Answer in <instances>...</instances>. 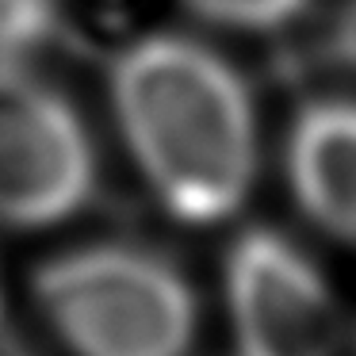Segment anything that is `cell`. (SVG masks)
Here are the masks:
<instances>
[{"mask_svg":"<svg viewBox=\"0 0 356 356\" xmlns=\"http://www.w3.org/2000/svg\"><path fill=\"white\" fill-rule=\"evenodd\" d=\"M96 184L85 119L35 65L0 62V222L50 226Z\"/></svg>","mask_w":356,"mask_h":356,"instance_id":"3957f363","label":"cell"},{"mask_svg":"<svg viewBox=\"0 0 356 356\" xmlns=\"http://www.w3.org/2000/svg\"><path fill=\"white\" fill-rule=\"evenodd\" d=\"M0 356H31L27 341L19 337V330L12 325V318H8V310H4V302H0Z\"/></svg>","mask_w":356,"mask_h":356,"instance_id":"52a82bcc","label":"cell"},{"mask_svg":"<svg viewBox=\"0 0 356 356\" xmlns=\"http://www.w3.org/2000/svg\"><path fill=\"white\" fill-rule=\"evenodd\" d=\"M192 12L238 31H276L307 12L310 0H184Z\"/></svg>","mask_w":356,"mask_h":356,"instance_id":"8992f818","label":"cell"},{"mask_svg":"<svg viewBox=\"0 0 356 356\" xmlns=\"http://www.w3.org/2000/svg\"><path fill=\"white\" fill-rule=\"evenodd\" d=\"M337 54L345 58L348 65H356V0L348 4L345 19H341V27H337Z\"/></svg>","mask_w":356,"mask_h":356,"instance_id":"ba28073f","label":"cell"},{"mask_svg":"<svg viewBox=\"0 0 356 356\" xmlns=\"http://www.w3.org/2000/svg\"><path fill=\"white\" fill-rule=\"evenodd\" d=\"M287 180L299 207L356 245V100H314L287 134Z\"/></svg>","mask_w":356,"mask_h":356,"instance_id":"5b68a950","label":"cell"},{"mask_svg":"<svg viewBox=\"0 0 356 356\" xmlns=\"http://www.w3.org/2000/svg\"><path fill=\"white\" fill-rule=\"evenodd\" d=\"M238 356H337L341 307L318 264L276 230H249L226 257Z\"/></svg>","mask_w":356,"mask_h":356,"instance_id":"277c9868","label":"cell"},{"mask_svg":"<svg viewBox=\"0 0 356 356\" xmlns=\"http://www.w3.org/2000/svg\"><path fill=\"white\" fill-rule=\"evenodd\" d=\"M111 108L172 215L215 222L241 207L257 177V111L222 54L180 35H146L111 65Z\"/></svg>","mask_w":356,"mask_h":356,"instance_id":"6da1fadb","label":"cell"},{"mask_svg":"<svg viewBox=\"0 0 356 356\" xmlns=\"http://www.w3.org/2000/svg\"><path fill=\"white\" fill-rule=\"evenodd\" d=\"M35 295L73 356H184L195 333L188 280L134 245H85L35 272Z\"/></svg>","mask_w":356,"mask_h":356,"instance_id":"7a4b0ae2","label":"cell"}]
</instances>
